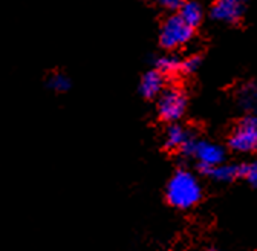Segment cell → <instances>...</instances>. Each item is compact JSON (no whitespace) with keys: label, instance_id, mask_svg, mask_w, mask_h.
I'll return each instance as SVG.
<instances>
[{"label":"cell","instance_id":"cell-1","mask_svg":"<svg viewBox=\"0 0 257 251\" xmlns=\"http://www.w3.org/2000/svg\"><path fill=\"white\" fill-rule=\"evenodd\" d=\"M166 196L169 204L175 208L188 210L201 201L202 188L193 173L187 170H178L167 184Z\"/></svg>","mask_w":257,"mask_h":251},{"label":"cell","instance_id":"cell-2","mask_svg":"<svg viewBox=\"0 0 257 251\" xmlns=\"http://www.w3.org/2000/svg\"><path fill=\"white\" fill-rule=\"evenodd\" d=\"M195 34V28L188 26L179 16H170L161 28L159 42L166 49H178L187 45Z\"/></svg>","mask_w":257,"mask_h":251},{"label":"cell","instance_id":"cell-3","mask_svg":"<svg viewBox=\"0 0 257 251\" xmlns=\"http://www.w3.org/2000/svg\"><path fill=\"white\" fill-rule=\"evenodd\" d=\"M187 109V97L181 89L172 87L159 93L158 115L163 121L175 122L182 118Z\"/></svg>","mask_w":257,"mask_h":251},{"label":"cell","instance_id":"cell-4","mask_svg":"<svg viewBox=\"0 0 257 251\" xmlns=\"http://www.w3.org/2000/svg\"><path fill=\"white\" fill-rule=\"evenodd\" d=\"M230 149L240 152V153H249L257 149V116L249 115L245 116L239 124L236 131L228 138Z\"/></svg>","mask_w":257,"mask_h":251},{"label":"cell","instance_id":"cell-5","mask_svg":"<svg viewBox=\"0 0 257 251\" xmlns=\"http://www.w3.org/2000/svg\"><path fill=\"white\" fill-rule=\"evenodd\" d=\"M245 11L243 0H216L211 7V19L216 22L236 25L242 20Z\"/></svg>","mask_w":257,"mask_h":251},{"label":"cell","instance_id":"cell-6","mask_svg":"<svg viewBox=\"0 0 257 251\" xmlns=\"http://www.w3.org/2000/svg\"><path fill=\"white\" fill-rule=\"evenodd\" d=\"M191 158H196L199 163L216 166V164H220L225 161V150L222 146H217V144L196 138Z\"/></svg>","mask_w":257,"mask_h":251},{"label":"cell","instance_id":"cell-7","mask_svg":"<svg viewBox=\"0 0 257 251\" xmlns=\"http://www.w3.org/2000/svg\"><path fill=\"white\" fill-rule=\"evenodd\" d=\"M163 90H164V74L163 72L155 69V71H149L143 77L140 92L144 98L152 100V98L158 97Z\"/></svg>","mask_w":257,"mask_h":251},{"label":"cell","instance_id":"cell-8","mask_svg":"<svg viewBox=\"0 0 257 251\" xmlns=\"http://www.w3.org/2000/svg\"><path fill=\"white\" fill-rule=\"evenodd\" d=\"M188 26L196 28L201 22H202V8L198 2H193V0H188V2H182V5L179 7V14H178Z\"/></svg>","mask_w":257,"mask_h":251},{"label":"cell","instance_id":"cell-9","mask_svg":"<svg viewBox=\"0 0 257 251\" xmlns=\"http://www.w3.org/2000/svg\"><path fill=\"white\" fill-rule=\"evenodd\" d=\"M188 135H190L188 131H185L182 126L172 122V126H169L166 131V135H164V147L167 150H176L184 144V141L188 138Z\"/></svg>","mask_w":257,"mask_h":251},{"label":"cell","instance_id":"cell-10","mask_svg":"<svg viewBox=\"0 0 257 251\" xmlns=\"http://www.w3.org/2000/svg\"><path fill=\"white\" fill-rule=\"evenodd\" d=\"M239 104L246 112H257V83L245 84L237 93Z\"/></svg>","mask_w":257,"mask_h":251},{"label":"cell","instance_id":"cell-11","mask_svg":"<svg viewBox=\"0 0 257 251\" xmlns=\"http://www.w3.org/2000/svg\"><path fill=\"white\" fill-rule=\"evenodd\" d=\"M210 178L219 181V182H231L234 179L239 178L237 175V166H233V164H216V166H211L210 167V172L208 175Z\"/></svg>","mask_w":257,"mask_h":251},{"label":"cell","instance_id":"cell-12","mask_svg":"<svg viewBox=\"0 0 257 251\" xmlns=\"http://www.w3.org/2000/svg\"><path fill=\"white\" fill-rule=\"evenodd\" d=\"M156 69L163 74H175L181 71V61L173 55H164L156 60Z\"/></svg>","mask_w":257,"mask_h":251},{"label":"cell","instance_id":"cell-13","mask_svg":"<svg viewBox=\"0 0 257 251\" xmlns=\"http://www.w3.org/2000/svg\"><path fill=\"white\" fill-rule=\"evenodd\" d=\"M237 175L239 178H245L251 185L257 187V161L237 164Z\"/></svg>","mask_w":257,"mask_h":251},{"label":"cell","instance_id":"cell-14","mask_svg":"<svg viewBox=\"0 0 257 251\" xmlns=\"http://www.w3.org/2000/svg\"><path fill=\"white\" fill-rule=\"evenodd\" d=\"M48 84L55 92H66L71 89V80L64 74H52L48 80Z\"/></svg>","mask_w":257,"mask_h":251},{"label":"cell","instance_id":"cell-15","mask_svg":"<svg viewBox=\"0 0 257 251\" xmlns=\"http://www.w3.org/2000/svg\"><path fill=\"white\" fill-rule=\"evenodd\" d=\"M201 57L199 55H191L188 58H185L184 61H181V71L182 72H187V74H191L195 72L199 66H201Z\"/></svg>","mask_w":257,"mask_h":251},{"label":"cell","instance_id":"cell-16","mask_svg":"<svg viewBox=\"0 0 257 251\" xmlns=\"http://www.w3.org/2000/svg\"><path fill=\"white\" fill-rule=\"evenodd\" d=\"M182 2L184 0H159V5L169 11H176V10H179Z\"/></svg>","mask_w":257,"mask_h":251}]
</instances>
